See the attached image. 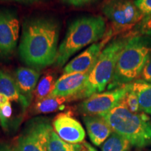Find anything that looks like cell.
Listing matches in <instances>:
<instances>
[{
    "label": "cell",
    "mask_w": 151,
    "mask_h": 151,
    "mask_svg": "<svg viewBox=\"0 0 151 151\" xmlns=\"http://www.w3.org/2000/svg\"><path fill=\"white\" fill-rule=\"evenodd\" d=\"M54 131L62 140L70 143H81L86 138L82 124L69 113L59 114L52 122Z\"/></svg>",
    "instance_id": "obj_11"
},
{
    "label": "cell",
    "mask_w": 151,
    "mask_h": 151,
    "mask_svg": "<svg viewBox=\"0 0 151 151\" xmlns=\"http://www.w3.org/2000/svg\"><path fill=\"white\" fill-rule=\"evenodd\" d=\"M137 80L146 83H151V56L147 61L142 72Z\"/></svg>",
    "instance_id": "obj_25"
},
{
    "label": "cell",
    "mask_w": 151,
    "mask_h": 151,
    "mask_svg": "<svg viewBox=\"0 0 151 151\" xmlns=\"http://www.w3.org/2000/svg\"><path fill=\"white\" fill-rule=\"evenodd\" d=\"M83 120L90 141L96 146H101L113 132L108 122L99 115L84 116Z\"/></svg>",
    "instance_id": "obj_14"
},
{
    "label": "cell",
    "mask_w": 151,
    "mask_h": 151,
    "mask_svg": "<svg viewBox=\"0 0 151 151\" xmlns=\"http://www.w3.org/2000/svg\"><path fill=\"white\" fill-rule=\"evenodd\" d=\"M132 89L137 94L141 112L151 115V83L137 80L132 83Z\"/></svg>",
    "instance_id": "obj_16"
},
{
    "label": "cell",
    "mask_w": 151,
    "mask_h": 151,
    "mask_svg": "<svg viewBox=\"0 0 151 151\" xmlns=\"http://www.w3.org/2000/svg\"><path fill=\"white\" fill-rule=\"evenodd\" d=\"M0 93L9 98L10 101L19 102L23 110H25L23 98L17 86L15 78L4 70H0Z\"/></svg>",
    "instance_id": "obj_15"
},
{
    "label": "cell",
    "mask_w": 151,
    "mask_h": 151,
    "mask_svg": "<svg viewBox=\"0 0 151 151\" xmlns=\"http://www.w3.org/2000/svg\"><path fill=\"white\" fill-rule=\"evenodd\" d=\"M60 26L54 18L36 17L24 22L19 55L24 64L42 69L55 62Z\"/></svg>",
    "instance_id": "obj_1"
},
{
    "label": "cell",
    "mask_w": 151,
    "mask_h": 151,
    "mask_svg": "<svg viewBox=\"0 0 151 151\" xmlns=\"http://www.w3.org/2000/svg\"><path fill=\"white\" fill-rule=\"evenodd\" d=\"M19 20L14 11H0V58H8L17 46L19 38Z\"/></svg>",
    "instance_id": "obj_9"
},
{
    "label": "cell",
    "mask_w": 151,
    "mask_h": 151,
    "mask_svg": "<svg viewBox=\"0 0 151 151\" xmlns=\"http://www.w3.org/2000/svg\"><path fill=\"white\" fill-rule=\"evenodd\" d=\"M114 35L110 29L101 40L92 44L86 50L69 62L64 69L63 75L74 73H88L91 71L100 53Z\"/></svg>",
    "instance_id": "obj_10"
},
{
    "label": "cell",
    "mask_w": 151,
    "mask_h": 151,
    "mask_svg": "<svg viewBox=\"0 0 151 151\" xmlns=\"http://www.w3.org/2000/svg\"><path fill=\"white\" fill-rule=\"evenodd\" d=\"M106 31V22L102 16H88L76 19L69 26L65 39L58 47L55 65L62 67L81 49L101 40Z\"/></svg>",
    "instance_id": "obj_3"
},
{
    "label": "cell",
    "mask_w": 151,
    "mask_h": 151,
    "mask_svg": "<svg viewBox=\"0 0 151 151\" xmlns=\"http://www.w3.org/2000/svg\"><path fill=\"white\" fill-rule=\"evenodd\" d=\"M124 101L128 109L130 111H132V113H138L141 112L140 107H139L137 95L136 92L132 89V88L129 92L127 94L125 98L124 99Z\"/></svg>",
    "instance_id": "obj_22"
},
{
    "label": "cell",
    "mask_w": 151,
    "mask_h": 151,
    "mask_svg": "<svg viewBox=\"0 0 151 151\" xmlns=\"http://www.w3.org/2000/svg\"><path fill=\"white\" fill-rule=\"evenodd\" d=\"M132 88V83L116 89L92 94L79 104L78 110L84 116L106 113L118 106L125 98Z\"/></svg>",
    "instance_id": "obj_8"
},
{
    "label": "cell",
    "mask_w": 151,
    "mask_h": 151,
    "mask_svg": "<svg viewBox=\"0 0 151 151\" xmlns=\"http://www.w3.org/2000/svg\"><path fill=\"white\" fill-rule=\"evenodd\" d=\"M11 1H15L24 4H33L35 2H38V1H41V0H11Z\"/></svg>",
    "instance_id": "obj_29"
},
{
    "label": "cell",
    "mask_w": 151,
    "mask_h": 151,
    "mask_svg": "<svg viewBox=\"0 0 151 151\" xmlns=\"http://www.w3.org/2000/svg\"><path fill=\"white\" fill-rule=\"evenodd\" d=\"M40 72L32 68L19 67L16 70L15 80L23 98L24 106H29L35 92Z\"/></svg>",
    "instance_id": "obj_13"
},
{
    "label": "cell",
    "mask_w": 151,
    "mask_h": 151,
    "mask_svg": "<svg viewBox=\"0 0 151 151\" xmlns=\"http://www.w3.org/2000/svg\"><path fill=\"white\" fill-rule=\"evenodd\" d=\"M88 73L89 72L62 75L55 82L49 96L76 99L83 88Z\"/></svg>",
    "instance_id": "obj_12"
},
{
    "label": "cell",
    "mask_w": 151,
    "mask_h": 151,
    "mask_svg": "<svg viewBox=\"0 0 151 151\" xmlns=\"http://www.w3.org/2000/svg\"><path fill=\"white\" fill-rule=\"evenodd\" d=\"M102 12L112 24L113 34L123 32L135 27L143 18L131 0H108L102 6Z\"/></svg>",
    "instance_id": "obj_7"
},
{
    "label": "cell",
    "mask_w": 151,
    "mask_h": 151,
    "mask_svg": "<svg viewBox=\"0 0 151 151\" xmlns=\"http://www.w3.org/2000/svg\"><path fill=\"white\" fill-rule=\"evenodd\" d=\"M12 115V107L11 102L0 109V122L3 128L7 127V122Z\"/></svg>",
    "instance_id": "obj_23"
},
{
    "label": "cell",
    "mask_w": 151,
    "mask_h": 151,
    "mask_svg": "<svg viewBox=\"0 0 151 151\" xmlns=\"http://www.w3.org/2000/svg\"><path fill=\"white\" fill-rule=\"evenodd\" d=\"M9 102H10V100L9 99V98L6 97L5 95H4L3 94L0 93V109L4 106Z\"/></svg>",
    "instance_id": "obj_27"
},
{
    "label": "cell",
    "mask_w": 151,
    "mask_h": 151,
    "mask_svg": "<svg viewBox=\"0 0 151 151\" xmlns=\"http://www.w3.org/2000/svg\"><path fill=\"white\" fill-rule=\"evenodd\" d=\"M131 37L132 35L129 32L115 38L105 46L88 73L83 88L76 99H86L105 90L112 78L119 55Z\"/></svg>",
    "instance_id": "obj_5"
},
{
    "label": "cell",
    "mask_w": 151,
    "mask_h": 151,
    "mask_svg": "<svg viewBox=\"0 0 151 151\" xmlns=\"http://www.w3.org/2000/svg\"><path fill=\"white\" fill-rule=\"evenodd\" d=\"M62 2L74 6H82L89 4L95 2L98 0H61Z\"/></svg>",
    "instance_id": "obj_26"
},
{
    "label": "cell",
    "mask_w": 151,
    "mask_h": 151,
    "mask_svg": "<svg viewBox=\"0 0 151 151\" xmlns=\"http://www.w3.org/2000/svg\"><path fill=\"white\" fill-rule=\"evenodd\" d=\"M108 122L113 132L125 138L132 146H151V122L146 113H132L124 99L109 112L99 115Z\"/></svg>",
    "instance_id": "obj_4"
},
{
    "label": "cell",
    "mask_w": 151,
    "mask_h": 151,
    "mask_svg": "<svg viewBox=\"0 0 151 151\" xmlns=\"http://www.w3.org/2000/svg\"><path fill=\"white\" fill-rule=\"evenodd\" d=\"M130 33L133 36H146L151 37V14L143 16Z\"/></svg>",
    "instance_id": "obj_21"
},
{
    "label": "cell",
    "mask_w": 151,
    "mask_h": 151,
    "mask_svg": "<svg viewBox=\"0 0 151 151\" xmlns=\"http://www.w3.org/2000/svg\"><path fill=\"white\" fill-rule=\"evenodd\" d=\"M83 146L86 147V148L87 149V151H97L95 148H94L93 146H91L90 143H88L87 142L83 143Z\"/></svg>",
    "instance_id": "obj_30"
},
{
    "label": "cell",
    "mask_w": 151,
    "mask_h": 151,
    "mask_svg": "<svg viewBox=\"0 0 151 151\" xmlns=\"http://www.w3.org/2000/svg\"><path fill=\"white\" fill-rule=\"evenodd\" d=\"M69 99L65 97H58L48 96L44 99L36 101L34 106V113L36 114L49 113L65 108V104Z\"/></svg>",
    "instance_id": "obj_17"
},
{
    "label": "cell",
    "mask_w": 151,
    "mask_h": 151,
    "mask_svg": "<svg viewBox=\"0 0 151 151\" xmlns=\"http://www.w3.org/2000/svg\"><path fill=\"white\" fill-rule=\"evenodd\" d=\"M53 127L47 118L31 119L16 140L15 151H48V143Z\"/></svg>",
    "instance_id": "obj_6"
},
{
    "label": "cell",
    "mask_w": 151,
    "mask_h": 151,
    "mask_svg": "<svg viewBox=\"0 0 151 151\" xmlns=\"http://www.w3.org/2000/svg\"><path fill=\"white\" fill-rule=\"evenodd\" d=\"M134 3L143 16L151 14V0H134Z\"/></svg>",
    "instance_id": "obj_24"
},
{
    "label": "cell",
    "mask_w": 151,
    "mask_h": 151,
    "mask_svg": "<svg viewBox=\"0 0 151 151\" xmlns=\"http://www.w3.org/2000/svg\"><path fill=\"white\" fill-rule=\"evenodd\" d=\"M55 83V76L52 73H48L43 76L35 90V94L37 101L48 97L53 89Z\"/></svg>",
    "instance_id": "obj_20"
},
{
    "label": "cell",
    "mask_w": 151,
    "mask_h": 151,
    "mask_svg": "<svg viewBox=\"0 0 151 151\" xmlns=\"http://www.w3.org/2000/svg\"><path fill=\"white\" fill-rule=\"evenodd\" d=\"M0 151H15L14 148L8 146V145H0Z\"/></svg>",
    "instance_id": "obj_28"
},
{
    "label": "cell",
    "mask_w": 151,
    "mask_h": 151,
    "mask_svg": "<svg viewBox=\"0 0 151 151\" xmlns=\"http://www.w3.org/2000/svg\"><path fill=\"white\" fill-rule=\"evenodd\" d=\"M132 147L125 138L113 132L101 145V151H130Z\"/></svg>",
    "instance_id": "obj_18"
},
{
    "label": "cell",
    "mask_w": 151,
    "mask_h": 151,
    "mask_svg": "<svg viewBox=\"0 0 151 151\" xmlns=\"http://www.w3.org/2000/svg\"><path fill=\"white\" fill-rule=\"evenodd\" d=\"M85 148L80 143L66 142L52 130L48 143V151H82Z\"/></svg>",
    "instance_id": "obj_19"
},
{
    "label": "cell",
    "mask_w": 151,
    "mask_h": 151,
    "mask_svg": "<svg viewBox=\"0 0 151 151\" xmlns=\"http://www.w3.org/2000/svg\"><path fill=\"white\" fill-rule=\"evenodd\" d=\"M151 56V37L132 36L119 55L108 90L137 81Z\"/></svg>",
    "instance_id": "obj_2"
}]
</instances>
